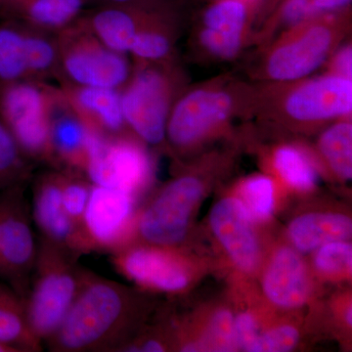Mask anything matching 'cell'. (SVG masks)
I'll return each instance as SVG.
<instances>
[{
  "label": "cell",
  "instance_id": "6da1fadb",
  "mask_svg": "<svg viewBox=\"0 0 352 352\" xmlns=\"http://www.w3.org/2000/svg\"><path fill=\"white\" fill-rule=\"evenodd\" d=\"M132 312L129 289L88 270L61 326L44 344L52 352L120 351Z\"/></svg>",
  "mask_w": 352,
  "mask_h": 352
},
{
  "label": "cell",
  "instance_id": "7a4b0ae2",
  "mask_svg": "<svg viewBox=\"0 0 352 352\" xmlns=\"http://www.w3.org/2000/svg\"><path fill=\"white\" fill-rule=\"evenodd\" d=\"M78 258L50 241L39 239L24 303L28 324L43 344L61 326L82 288L88 270L78 263Z\"/></svg>",
  "mask_w": 352,
  "mask_h": 352
},
{
  "label": "cell",
  "instance_id": "3957f363",
  "mask_svg": "<svg viewBox=\"0 0 352 352\" xmlns=\"http://www.w3.org/2000/svg\"><path fill=\"white\" fill-rule=\"evenodd\" d=\"M24 184L17 183L0 191V277L23 300L38 254Z\"/></svg>",
  "mask_w": 352,
  "mask_h": 352
},
{
  "label": "cell",
  "instance_id": "277c9868",
  "mask_svg": "<svg viewBox=\"0 0 352 352\" xmlns=\"http://www.w3.org/2000/svg\"><path fill=\"white\" fill-rule=\"evenodd\" d=\"M85 168L92 184L135 196L152 176L151 160L141 146L127 139L107 141L92 131L85 140Z\"/></svg>",
  "mask_w": 352,
  "mask_h": 352
},
{
  "label": "cell",
  "instance_id": "5b68a950",
  "mask_svg": "<svg viewBox=\"0 0 352 352\" xmlns=\"http://www.w3.org/2000/svg\"><path fill=\"white\" fill-rule=\"evenodd\" d=\"M340 36V32L329 23L303 25L289 32L270 50L265 73L277 82L302 80L330 56Z\"/></svg>",
  "mask_w": 352,
  "mask_h": 352
},
{
  "label": "cell",
  "instance_id": "8992f818",
  "mask_svg": "<svg viewBox=\"0 0 352 352\" xmlns=\"http://www.w3.org/2000/svg\"><path fill=\"white\" fill-rule=\"evenodd\" d=\"M201 194V182L192 176H183L166 185L139 217L141 237L156 245L179 243Z\"/></svg>",
  "mask_w": 352,
  "mask_h": 352
},
{
  "label": "cell",
  "instance_id": "52a82bcc",
  "mask_svg": "<svg viewBox=\"0 0 352 352\" xmlns=\"http://www.w3.org/2000/svg\"><path fill=\"white\" fill-rule=\"evenodd\" d=\"M136 196L122 189L92 184L83 229L91 252H119L129 244Z\"/></svg>",
  "mask_w": 352,
  "mask_h": 352
},
{
  "label": "cell",
  "instance_id": "ba28073f",
  "mask_svg": "<svg viewBox=\"0 0 352 352\" xmlns=\"http://www.w3.org/2000/svg\"><path fill=\"white\" fill-rule=\"evenodd\" d=\"M235 108V96L227 88L208 87L192 90L173 108L166 124V135L176 147H187L223 124Z\"/></svg>",
  "mask_w": 352,
  "mask_h": 352
},
{
  "label": "cell",
  "instance_id": "9c48e42d",
  "mask_svg": "<svg viewBox=\"0 0 352 352\" xmlns=\"http://www.w3.org/2000/svg\"><path fill=\"white\" fill-rule=\"evenodd\" d=\"M0 111L7 129L21 151L41 156L51 147L50 127L44 113L43 95L22 83L6 85L0 97Z\"/></svg>",
  "mask_w": 352,
  "mask_h": 352
},
{
  "label": "cell",
  "instance_id": "30bf717a",
  "mask_svg": "<svg viewBox=\"0 0 352 352\" xmlns=\"http://www.w3.org/2000/svg\"><path fill=\"white\" fill-rule=\"evenodd\" d=\"M124 122L143 140L157 145L166 138L168 119V87L155 71L138 74L122 96Z\"/></svg>",
  "mask_w": 352,
  "mask_h": 352
},
{
  "label": "cell",
  "instance_id": "8fae6325",
  "mask_svg": "<svg viewBox=\"0 0 352 352\" xmlns=\"http://www.w3.org/2000/svg\"><path fill=\"white\" fill-rule=\"evenodd\" d=\"M283 110L289 119L302 122L351 115V78L333 73L298 83L285 97Z\"/></svg>",
  "mask_w": 352,
  "mask_h": 352
},
{
  "label": "cell",
  "instance_id": "7c38bea8",
  "mask_svg": "<svg viewBox=\"0 0 352 352\" xmlns=\"http://www.w3.org/2000/svg\"><path fill=\"white\" fill-rule=\"evenodd\" d=\"M62 176L50 175L39 180L32 198V220L41 238L76 256L91 252L85 233L67 214L62 201Z\"/></svg>",
  "mask_w": 352,
  "mask_h": 352
},
{
  "label": "cell",
  "instance_id": "4fadbf2b",
  "mask_svg": "<svg viewBox=\"0 0 352 352\" xmlns=\"http://www.w3.org/2000/svg\"><path fill=\"white\" fill-rule=\"evenodd\" d=\"M111 261L119 272L146 288L178 292L188 285L186 270L168 252L154 248L126 247L113 252Z\"/></svg>",
  "mask_w": 352,
  "mask_h": 352
},
{
  "label": "cell",
  "instance_id": "5bb4252c",
  "mask_svg": "<svg viewBox=\"0 0 352 352\" xmlns=\"http://www.w3.org/2000/svg\"><path fill=\"white\" fill-rule=\"evenodd\" d=\"M252 217L244 203L224 199L210 214L212 230L235 263L252 270L258 263V245L252 226Z\"/></svg>",
  "mask_w": 352,
  "mask_h": 352
},
{
  "label": "cell",
  "instance_id": "9a60e30c",
  "mask_svg": "<svg viewBox=\"0 0 352 352\" xmlns=\"http://www.w3.org/2000/svg\"><path fill=\"white\" fill-rule=\"evenodd\" d=\"M247 8L239 0H223L208 9L200 32L201 46L214 57L231 59L239 53Z\"/></svg>",
  "mask_w": 352,
  "mask_h": 352
},
{
  "label": "cell",
  "instance_id": "2e32d148",
  "mask_svg": "<svg viewBox=\"0 0 352 352\" xmlns=\"http://www.w3.org/2000/svg\"><path fill=\"white\" fill-rule=\"evenodd\" d=\"M67 73L82 87H120L129 76V65L120 53L105 48H80L65 60Z\"/></svg>",
  "mask_w": 352,
  "mask_h": 352
},
{
  "label": "cell",
  "instance_id": "e0dca14e",
  "mask_svg": "<svg viewBox=\"0 0 352 352\" xmlns=\"http://www.w3.org/2000/svg\"><path fill=\"white\" fill-rule=\"evenodd\" d=\"M264 291L271 302L280 307H300L307 300V271L295 252L282 249L275 254L264 279Z\"/></svg>",
  "mask_w": 352,
  "mask_h": 352
},
{
  "label": "cell",
  "instance_id": "ac0fdd59",
  "mask_svg": "<svg viewBox=\"0 0 352 352\" xmlns=\"http://www.w3.org/2000/svg\"><path fill=\"white\" fill-rule=\"evenodd\" d=\"M351 219L342 214H310L292 222L289 236L294 244L303 252H309L321 245L351 237Z\"/></svg>",
  "mask_w": 352,
  "mask_h": 352
},
{
  "label": "cell",
  "instance_id": "d6986e66",
  "mask_svg": "<svg viewBox=\"0 0 352 352\" xmlns=\"http://www.w3.org/2000/svg\"><path fill=\"white\" fill-rule=\"evenodd\" d=\"M0 342L21 352L43 351V342L32 332L24 300L10 286L0 283Z\"/></svg>",
  "mask_w": 352,
  "mask_h": 352
},
{
  "label": "cell",
  "instance_id": "ffe728a7",
  "mask_svg": "<svg viewBox=\"0 0 352 352\" xmlns=\"http://www.w3.org/2000/svg\"><path fill=\"white\" fill-rule=\"evenodd\" d=\"M91 25L106 47L118 53L129 51L138 34L135 21L122 6H110L102 9L94 14Z\"/></svg>",
  "mask_w": 352,
  "mask_h": 352
},
{
  "label": "cell",
  "instance_id": "44dd1931",
  "mask_svg": "<svg viewBox=\"0 0 352 352\" xmlns=\"http://www.w3.org/2000/svg\"><path fill=\"white\" fill-rule=\"evenodd\" d=\"M320 150L333 170L344 179L352 175V126L340 122L322 134Z\"/></svg>",
  "mask_w": 352,
  "mask_h": 352
},
{
  "label": "cell",
  "instance_id": "7402d4cb",
  "mask_svg": "<svg viewBox=\"0 0 352 352\" xmlns=\"http://www.w3.org/2000/svg\"><path fill=\"white\" fill-rule=\"evenodd\" d=\"M78 104L98 116L104 126L119 131L124 126L122 96L113 88L83 87L78 94Z\"/></svg>",
  "mask_w": 352,
  "mask_h": 352
},
{
  "label": "cell",
  "instance_id": "603a6c76",
  "mask_svg": "<svg viewBox=\"0 0 352 352\" xmlns=\"http://www.w3.org/2000/svg\"><path fill=\"white\" fill-rule=\"evenodd\" d=\"M88 129L80 120L62 118L50 129L51 146L65 160L74 164H85V140Z\"/></svg>",
  "mask_w": 352,
  "mask_h": 352
},
{
  "label": "cell",
  "instance_id": "cb8c5ba5",
  "mask_svg": "<svg viewBox=\"0 0 352 352\" xmlns=\"http://www.w3.org/2000/svg\"><path fill=\"white\" fill-rule=\"evenodd\" d=\"M274 164L285 182L296 189H311L316 184L318 175L314 164L298 148H279L275 153Z\"/></svg>",
  "mask_w": 352,
  "mask_h": 352
},
{
  "label": "cell",
  "instance_id": "d4e9b609",
  "mask_svg": "<svg viewBox=\"0 0 352 352\" xmlns=\"http://www.w3.org/2000/svg\"><path fill=\"white\" fill-rule=\"evenodd\" d=\"M25 36L9 28H0V80L10 82L27 71Z\"/></svg>",
  "mask_w": 352,
  "mask_h": 352
},
{
  "label": "cell",
  "instance_id": "484cf974",
  "mask_svg": "<svg viewBox=\"0 0 352 352\" xmlns=\"http://www.w3.org/2000/svg\"><path fill=\"white\" fill-rule=\"evenodd\" d=\"M22 151L11 132L0 120V191L24 182Z\"/></svg>",
  "mask_w": 352,
  "mask_h": 352
},
{
  "label": "cell",
  "instance_id": "4316f807",
  "mask_svg": "<svg viewBox=\"0 0 352 352\" xmlns=\"http://www.w3.org/2000/svg\"><path fill=\"white\" fill-rule=\"evenodd\" d=\"M245 207L252 219L264 220L272 214L274 205L273 183L266 176H256L248 180L243 188Z\"/></svg>",
  "mask_w": 352,
  "mask_h": 352
},
{
  "label": "cell",
  "instance_id": "83f0119b",
  "mask_svg": "<svg viewBox=\"0 0 352 352\" xmlns=\"http://www.w3.org/2000/svg\"><path fill=\"white\" fill-rule=\"evenodd\" d=\"M61 187L62 201L67 214L76 226L85 233L83 219L91 194L92 183L62 176Z\"/></svg>",
  "mask_w": 352,
  "mask_h": 352
},
{
  "label": "cell",
  "instance_id": "f1b7e54d",
  "mask_svg": "<svg viewBox=\"0 0 352 352\" xmlns=\"http://www.w3.org/2000/svg\"><path fill=\"white\" fill-rule=\"evenodd\" d=\"M315 264L323 272H347L352 265L351 245L340 241L324 245L317 254Z\"/></svg>",
  "mask_w": 352,
  "mask_h": 352
},
{
  "label": "cell",
  "instance_id": "f546056e",
  "mask_svg": "<svg viewBox=\"0 0 352 352\" xmlns=\"http://www.w3.org/2000/svg\"><path fill=\"white\" fill-rule=\"evenodd\" d=\"M170 50V41L164 34L155 32H138L129 51L142 59L157 60L166 56Z\"/></svg>",
  "mask_w": 352,
  "mask_h": 352
},
{
  "label": "cell",
  "instance_id": "4dcf8cb0",
  "mask_svg": "<svg viewBox=\"0 0 352 352\" xmlns=\"http://www.w3.org/2000/svg\"><path fill=\"white\" fill-rule=\"evenodd\" d=\"M298 340V333L295 328L284 326L274 329L258 338L252 347V352H285L291 351Z\"/></svg>",
  "mask_w": 352,
  "mask_h": 352
},
{
  "label": "cell",
  "instance_id": "1f68e13d",
  "mask_svg": "<svg viewBox=\"0 0 352 352\" xmlns=\"http://www.w3.org/2000/svg\"><path fill=\"white\" fill-rule=\"evenodd\" d=\"M212 342L215 351H229L237 346L232 314L226 310L215 315L212 324Z\"/></svg>",
  "mask_w": 352,
  "mask_h": 352
},
{
  "label": "cell",
  "instance_id": "d6a6232c",
  "mask_svg": "<svg viewBox=\"0 0 352 352\" xmlns=\"http://www.w3.org/2000/svg\"><path fill=\"white\" fill-rule=\"evenodd\" d=\"M54 50L47 41L38 38H25V57L28 69L48 68L54 60Z\"/></svg>",
  "mask_w": 352,
  "mask_h": 352
},
{
  "label": "cell",
  "instance_id": "836d02e7",
  "mask_svg": "<svg viewBox=\"0 0 352 352\" xmlns=\"http://www.w3.org/2000/svg\"><path fill=\"white\" fill-rule=\"evenodd\" d=\"M234 328L237 346L242 347L244 351H252L258 338L254 318L250 314H241L234 321Z\"/></svg>",
  "mask_w": 352,
  "mask_h": 352
},
{
  "label": "cell",
  "instance_id": "e575fe53",
  "mask_svg": "<svg viewBox=\"0 0 352 352\" xmlns=\"http://www.w3.org/2000/svg\"><path fill=\"white\" fill-rule=\"evenodd\" d=\"M352 50L351 46H346L342 48L339 52L336 54L333 62V74L337 75L346 76V78H351L352 69Z\"/></svg>",
  "mask_w": 352,
  "mask_h": 352
},
{
  "label": "cell",
  "instance_id": "d590c367",
  "mask_svg": "<svg viewBox=\"0 0 352 352\" xmlns=\"http://www.w3.org/2000/svg\"><path fill=\"white\" fill-rule=\"evenodd\" d=\"M318 12L342 8L351 3V0H312Z\"/></svg>",
  "mask_w": 352,
  "mask_h": 352
},
{
  "label": "cell",
  "instance_id": "8d00e7d4",
  "mask_svg": "<svg viewBox=\"0 0 352 352\" xmlns=\"http://www.w3.org/2000/svg\"><path fill=\"white\" fill-rule=\"evenodd\" d=\"M102 1L106 2L109 6H126V4L135 1V0H102Z\"/></svg>",
  "mask_w": 352,
  "mask_h": 352
},
{
  "label": "cell",
  "instance_id": "74e56055",
  "mask_svg": "<svg viewBox=\"0 0 352 352\" xmlns=\"http://www.w3.org/2000/svg\"><path fill=\"white\" fill-rule=\"evenodd\" d=\"M0 352H21L19 349H16L10 344H4L0 342Z\"/></svg>",
  "mask_w": 352,
  "mask_h": 352
},
{
  "label": "cell",
  "instance_id": "f35d334b",
  "mask_svg": "<svg viewBox=\"0 0 352 352\" xmlns=\"http://www.w3.org/2000/svg\"><path fill=\"white\" fill-rule=\"evenodd\" d=\"M346 319L347 322H349V324H351V309L349 310V314L346 315Z\"/></svg>",
  "mask_w": 352,
  "mask_h": 352
}]
</instances>
